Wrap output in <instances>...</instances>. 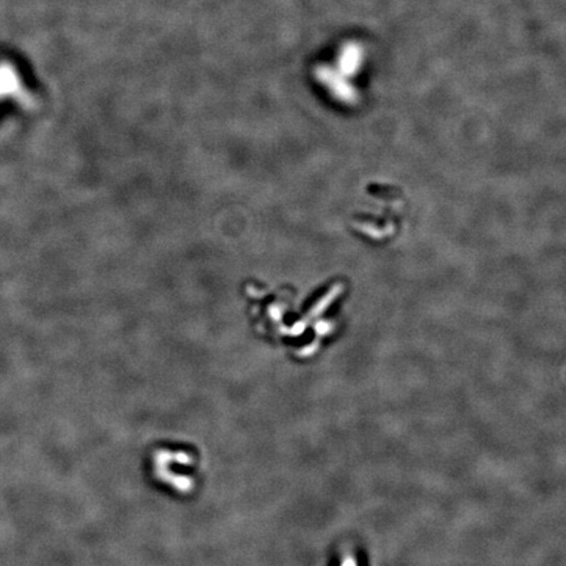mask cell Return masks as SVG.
Listing matches in <instances>:
<instances>
[]
</instances>
